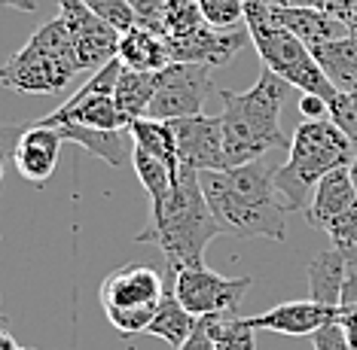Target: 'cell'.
<instances>
[{"instance_id": "6da1fadb", "label": "cell", "mask_w": 357, "mask_h": 350, "mask_svg": "<svg viewBox=\"0 0 357 350\" xmlns=\"http://www.w3.org/2000/svg\"><path fill=\"white\" fill-rule=\"evenodd\" d=\"M202 192L223 234L232 238H287V207L275 189V168L250 161L241 168L199 174Z\"/></svg>"}, {"instance_id": "7a4b0ae2", "label": "cell", "mask_w": 357, "mask_h": 350, "mask_svg": "<svg viewBox=\"0 0 357 350\" xmlns=\"http://www.w3.org/2000/svg\"><path fill=\"white\" fill-rule=\"evenodd\" d=\"M294 86L284 83L278 73L266 70L248 92L217 88L223 101V152L226 168H241L259 161L272 150H290V137L281 132V107L287 104Z\"/></svg>"}, {"instance_id": "3957f363", "label": "cell", "mask_w": 357, "mask_h": 350, "mask_svg": "<svg viewBox=\"0 0 357 350\" xmlns=\"http://www.w3.org/2000/svg\"><path fill=\"white\" fill-rule=\"evenodd\" d=\"M223 229L211 214L205 192L199 183V170L183 168L177 170V186L168 201L165 214L150 219V225L141 234H135L137 244H156L168 259V271L205 265V250L214 238H220Z\"/></svg>"}, {"instance_id": "277c9868", "label": "cell", "mask_w": 357, "mask_h": 350, "mask_svg": "<svg viewBox=\"0 0 357 350\" xmlns=\"http://www.w3.org/2000/svg\"><path fill=\"white\" fill-rule=\"evenodd\" d=\"M357 146L330 119H305L290 137L287 161L275 168V189L287 210H305L318 186L330 170L348 168Z\"/></svg>"}, {"instance_id": "5b68a950", "label": "cell", "mask_w": 357, "mask_h": 350, "mask_svg": "<svg viewBox=\"0 0 357 350\" xmlns=\"http://www.w3.org/2000/svg\"><path fill=\"white\" fill-rule=\"evenodd\" d=\"M83 70L68 24L59 19L37 28L31 40L6 64H0V86L19 95H59Z\"/></svg>"}, {"instance_id": "8992f818", "label": "cell", "mask_w": 357, "mask_h": 350, "mask_svg": "<svg viewBox=\"0 0 357 350\" xmlns=\"http://www.w3.org/2000/svg\"><path fill=\"white\" fill-rule=\"evenodd\" d=\"M241 3H245V28L250 31V43L257 46L263 67L278 73L284 83L299 88L303 95H318L330 104L339 92L324 77L312 49L275 22L269 0H241Z\"/></svg>"}, {"instance_id": "52a82bcc", "label": "cell", "mask_w": 357, "mask_h": 350, "mask_svg": "<svg viewBox=\"0 0 357 350\" xmlns=\"http://www.w3.org/2000/svg\"><path fill=\"white\" fill-rule=\"evenodd\" d=\"M165 292L168 287L156 268L123 265L101 280L98 302L119 338H135L147 332Z\"/></svg>"}, {"instance_id": "ba28073f", "label": "cell", "mask_w": 357, "mask_h": 350, "mask_svg": "<svg viewBox=\"0 0 357 350\" xmlns=\"http://www.w3.org/2000/svg\"><path fill=\"white\" fill-rule=\"evenodd\" d=\"M119 70H123V61H110L104 64L101 70L92 73V79L74 92L68 101L61 104L59 110L46 113L43 119H37L40 125L46 128H59V125H83V128H104V132H116V128H128V122L123 113H119L116 101H113V88H116Z\"/></svg>"}, {"instance_id": "9c48e42d", "label": "cell", "mask_w": 357, "mask_h": 350, "mask_svg": "<svg viewBox=\"0 0 357 350\" xmlns=\"http://www.w3.org/2000/svg\"><path fill=\"white\" fill-rule=\"evenodd\" d=\"M211 95H217V86L211 79V67L172 61L165 70L156 73V95H153L147 116L162 122L199 116Z\"/></svg>"}, {"instance_id": "30bf717a", "label": "cell", "mask_w": 357, "mask_h": 350, "mask_svg": "<svg viewBox=\"0 0 357 350\" xmlns=\"http://www.w3.org/2000/svg\"><path fill=\"white\" fill-rule=\"evenodd\" d=\"M172 278V292L177 296V302L199 320L235 314V308L241 305L245 292L254 283L250 278H223V274L211 271L208 265L183 268V271H174Z\"/></svg>"}, {"instance_id": "8fae6325", "label": "cell", "mask_w": 357, "mask_h": 350, "mask_svg": "<svg viewBox=\"0 0 357 350\" xmlns=\"http://www.w3.org/2000/svg\"><path fill=\"white\" fill-rule=\"evenodd\" d=\"M59 15L68 24V34L74 40L77 58L83 70H101L104 64L119 58V34L104 19H98L83 0H59Z\"/></svg>"}, {"instance_id": "7c38bea8", "label": "cell", "mask_w": 357, "mask_h": 350, "mask_svg": "<svg viewBox=\"0 0 357 350\" xmlns=\"http://www.w3.org/2000/svg\"><path fill=\"white\" fill-rule=\"evenodd\" d=\"M177 137V159L183 168H192L199 174L205 170H226L223 152V122L220 116H186L168 122Z\"/></svg>"}, {"instance_id": "4fadbf2b", "label": "cell", "mask_w": 357, "mask_h": 350, "mask_svg": "<svg viewBox=\"0 0 357 350\" xmlns=\"http://www.w3.org/2000/svg\"><path fill=\"white\" fill-rule=\"evenodd\" d=\"M250 43L248 28H232V31H217L211 24H202L192 34L168 40V52L172 61L183 64H205V67H220V64L232 61Z\"/></svg>"}, {"instance_id": "5bb4252c", "label": "cell", "mask_w": 357, "mask_h": 350, "mask_svg": "<svg viewBox=\"0 0 357 350\" xmlns=\"http://www.w3.org/2000/svg\"><path fill=\"white\" fill-rule=\"evenodd\" d=\"M339 320V308L318 305L312 299H296V302L275 305L263 314L245 317V323L254 332H278V335L294 338H314L324 326Z\"/></svg>"}, {"instance_id": "9a60e30c", "label": "cell", "mask_w": 357, "mask_h": 350, "mask_svg": "<svg viewBox=\"0 0 357 350\" xmlns=\"http://www.w3.org/2000/svg\"><path fill=\"white\" fill-rule=\"evenodd\" d=\"M61 143H64V137L59 134V128H46L40 122H31L13 156V165L19 170V177H25L34 186H43L52 177L55 165H59Z\"/></svg>"}, {"instance_id": "2e32d148", "label": "cell", "mask_w": 357, "mask_h": 350, "mask_svg": "<svg viewBox=\"0 0 357 350\" xmlns=\"http://www.w3.org/2000/svg\"><path fill=\"white\" fill-rule=\"evenodd\" d=\"M354 274L357 268L348 262V256L330 244L308 262V299L327 308H342L345 287Z\"/></svg>"}, {"instance_id": "e0dca14e", "label": "cell", "mask_w": 357, "mask_h": 350, "mask_svg": "<svg viewBox=\"0 0 357 350\" xmlns=\"http://www.w3.org/2000/svg\"><path fill=\"white\" fill-rule=\"evenodd\" d=\"M272 15L281 28H287L294 37H299L308 49L333 43V40L351 34L348 24L339 19V15L318 10V6H278V3H272Z\"/></svg>"}, {"instance_id": "ac0fdd59", "label": "cell", "mask_w": 357, "mask_h": 350, "mask_svg": "<svg viewBox=\"0 0 357 350\" xmlns=\"http://www.w3.org/2000/svg\"><path fill=\"white\" fill-rule=\"evenodd\" d=\"M354 205H357V189L351 183V174H348V168H336L314 186L312 198H308V207H305V219L314 229L327 232L330 225L342 214H348Z\"/></svg>"}, {"instance_id": "d6986e66", "label": "cell", "mask_w": 357, "mask_h": 350, "mask_svg": "<svg viewBox=\"0 0 357 350\" xmlns=\"http://www.w3.org/2000/svg\"><path fill=\"white\" fill-rule=\"evenodd\" d=\"M59 134L64 141L83 146L86 152L104 159L110 168L132 165L135 159V137L128 128H116V132H104V128H83V125H59Z\"/></svg>"}, {"instance_id": "ffe728a7", "label": "cell", "mask_w": 357, "mask_h": 350, "mask_svg": "<svg viewBox=\"0 0 357 350\" xmlns=\"http://www.w3.org/2000/svg\"><path fill=\"white\" fill-rule=\"evenodd\" d=\"M119 61L132 70L144 73H159L172 64V52H168V40L153 34V31L135 24L132 31H126L119 40Z\"/></svg>"}, {"instance_id": "44dd1931", "label": "cell", "mask_w": 357, "mask_h": 350, "mask_svg": "<svg viewBox=\"0 0 357 350\" xmlns=\"http://www.w3.org/2000/svg\"><path fill=\"white\" fill-rule=\"evenodd\" d=\"M312 55L336 92H357V34H345L333 43L314 46Z\"/></svg>"}, {"instance_id": "7402d4cb", "label": "cell", "mask_w": 357, "mask_h": 350, "mask_svg": "<svg viewBox=\"0 0 357 350\" xmlns=\"http://www.w3.org/2000/svg\"><path fill=\"white\" fill-rule=\"evenodd\" d=\"M132 168H135V174H137V180H141V186L147 189L150 195V219H156L165 214V207H168V201H172V195H174V186H177V170H172L165 165V161H159V159H153L150 152H144V150H137L135 146V159H132Z\"/></svg>"}, {"instance_id": "603a6c76", "label": "cell", "mask_w": 357, "mask_h": 350, "mask_svg": "<svg viewBox=\"0 0 357 350\" xmlns=\"http://www.w3.org/2000/svg\"><path fill=\"white\" fill-rule=\"evenodd\" d=\"M153 95H156V73H144V70H132L123 64L116 79V88H113V101H116L119 113L135 122L144 119L153 104Z\"/></svg>"}, {"instance_id": "cb8c5ba5", "label": "cell", "mask_w": 357, "mask_h": 350, "mask_svg": "<svg viewBox=\"0 0 357 350\" xmlns=\"http://www.w3.org/2000/svg\"><path fill=\"white\" fill-rule=\"evenodd\" d=\"M196 326H199V317H192L181 302H177L174 292L168 289L165 296H162L159 311H156V317H153V323L147 326L144 335H153V338L165 341V344L174 350V347H181L192 332H196Z\"/></svg>"}, {"instance_id": "d4e9b609", "label": "cell", "mask_w": 357, "mask_h": 350, "mask_svg": "<svg viewBox=\"0 0 357 350\" xmlns=\"http://www.w3.org/2000/svg\"><path fill=\"white\" fill-rule=\"evenodd\" d=\"M128 132L135 137V146L144 152H150L153 159L165 161L172 170H181V159H177V137L172 132V125L162 119H135L132 125H128Z\"/></svg>"}, {"instance_id": "484cf974", "label": "cell", "mask_w": 357, "mask_h": 350, "mask_svg": "<svg viewBox=\"0 0 357 350\" xmlns=\"http://www.w3.org/2000/svg\"><path fill=\"white\" fill-rule=\"evenodd\" d=\"M214 350H257V332L245 323V317H205Z\"/></svg>"}, {"instance_id": "4316f807", "label": "cell", "mask_w": 357, "mask_h": 350, "mask_svg": "<svg viewBox=\"0 0 357 350\" xmlns=\"http://www.w3.org/2000/svg\"><path fill=\"white\" fill-rule=\"evenodd\" d=\"M196 3L205 24L217 31L241 28V22H245V3L241 0H196Z\"/></svg>"}, {"instance_id": "83f0119b", "label": "cell", "mask_w": 357, "mask_h": 350, "mask_svg": "<svg viewBox=\"0 0 357 350\" xmlns=\"http://www.w3.org/2000/svg\"><path fill=\"white\" fill-rule=\"evenodd\" d=\"M165 24H168V40H174L192 34L196 28L205 24V19H202L196 0H165Z\"/></svg>"}, {"instance_id": "f1b7e54d", "label": "cell", "mask_w": 357, "mask_h": 350, "mask_svg": "<svg viewBox=\"0 0 357 350\" xmlns=\"http://www.w3.org/2000/svg\"><path fill=\"white\" fill-rule=\"evenodd\" d=\"M98 19H104L110 28H116L119 34L132 31L137 24V15L132 10V0H83Z\"/></svg>"}, {"instance_id": "f546056e", "label": "cell", "mask_w": 357, "mask_h": 350, "mask_svg": "<svg viewBox=\"0 0 357 350\" xmlns=\"http://www.w3.org/2000/svg\"><path fill=\"white\" fill-rule=\"evenodd\" d=\"M327 119L357 146V92H339L333 97Z\"/></svg>"}, {"instance_id": "4dcf8cb0", "label": "cell", "mask_w": 357, "mask_h": 350, "mask_svg": "<svg viewBox=\"0 0 357 350\" xmlns=\"http://www.w3.org/2000/svg\"><path fill=\"white\" fill-rule=\"evenodd\" d=\"M330 241L336 250H342V253L348 256V262H351L357 268V205L348 210V214H342L336 219V223L327 229Z\"/></svg>"}, {"instance_id": "1f68e13d", "label": "cell", "mask_w": 357, "mask_h": 350, "mask_svg": "<svg viewBox=\"0 0 357 350\" xmlns=\"http://www.w3.org/2000/svg\"><path fill=\"white\" fill-rule=\"evenodd\" d=\"M132 10L137 15L141 28L168 40V24H165V0H132Z\"/></svg>"}, {"instance_id": "d6a6232c", "label": "cell", "mask_w": 357, "mask_h": 350, "mask_svg": "<svg viewBox=\"0 0 357 350\" xmlns=\"http://www.w3.org/2000/svg\"><path fill=\"white\" fill-rule=\"evenodd\" d=\"M336 323L342 326L351 350H357V274L348 280V287H345V299H342V308H339Z\"/></svg>"}, {"instance_id": "836d02e7", "label": "cell", "mask_w": 357, "mask_h": 350, "mask_svg": "<svg viewBox=\"0 0 357 350\" xmlns=\"http://www.w3.org/2000/svg\"><path fill=\"white\" fill-rule=\"evenodd\" d=\"M312 341H314V350H351V344H348V338H345V332H342L339 323L324 326Z\"/></svg>"}, {"instance_id": "e575fe53", "label": "cell", "mask_w": 357, "mask_h": 350, "mask_svg": "<svg viewBox=\"0 0 357 350\" xmlns=\"http://www.w3.org/2000/svg\"><path fill=\"white\" fill-rule=\"evenodd\" d=\"M28 125H0V165L13 161L15 156V146H19L22 134H25Z\"/></svg>"}, {"instance_id": "d590c367", "label": "cell", "mask_w": 357, "mask_h": 350, "mask_svg": "<svg viewBox=\"0 0 357 350\" xmlns=\"http://www.w3.org/2000/svg\"><path fill=\"white\" fill-rule=\"evenodd\" d=\"M299 113L305 119H327L330 116V104L318 95H303L299 97Z\"/></svg>"}, {"instance_id": "8d00e7d4", "label": "cell", "mask_w": 357, "mask_h": 350, "mask_svg": "<svg viewBox=\"0 0 357 350\" xmlns=\"http://www.w3.org/2000/svg\"><path fill=\"white\" fill-rule=\"evenodd\" d=\"M174 350H214V341H211V332H208V320H199L196 332Z\"/></svg>"}, {"instance_id": "74e56055", "label": "cell", "mask_w": 357, "mask_h": 350, "mask_svg": "<svg viewBox=\"0 0 357 350\" xmlns=\"http://www.w3.org/2000/svg\"><path fill=\"white\" fill-rule=\"evenodd\" d=\"M3 6H10V10H19V13H34L37 3L34 0H0Z\"/></svg>"}, {"instance_id": "f35d334b", "label": "cell", "mask_w": 357, "mask_h": 350, "mask_svg": "<svg viewBox=\"0 0 357 350\" xmlns=\"http://www.w3.org/2000/svg\"><path fill=\"white\" fill-rule=\"evenodd\" d=\"M0 350H19V344H15V338H13L3 326H0Z\"/></svg>"}, {"instance_id": "ab89813d", "label": "cell", "mask_w": 357, "mask_h": 350, "mask_svg": "<svg viewBox=\"0 0 357 350\" xmlns=\"http://www.w3.org/2000/svg\"><path fill=\"white\" fill-rule=\"evenodd\" d=\"M348 174H351V183H354V189H357V152H354V161L348 165Z\"/></svg>"}, {"instance_id": "60d3db41", "label": "cell", "mask_w": 357, "mask_h": 350, "mask_svg": "<svg viewBox=\"0 0 357 350\" xmlns=\"http://www.w3.org/2000/svg\"><path fill=\"white\" fill-rule=\"evenodd\" d=\"M345 24H348V31H351V34H357V13H354V15H351V19H348Z\"/></svg>"}, {"instance_id": "b9f144b4", "label": "cell", "mask_w": 357, "mask_h": 350, "mask_svg": "<svg viewBox=\"0 0 357 350\" xmlns=\"http://www.w3.org/2000/svg\"><path fill=\"white\" fill-rule=\"evenodd\" d=\"M3 168H6V165H0V180H3Z\"/></svg>"}, {"instance_id": "7bdbcfd3", "label": "cell", "mask_w": 357, "mask_h": 350, "mask_svg": "<svg viewBox=\"0 0 357 350\" xmlns=\"http://www.w3.org/2000/svg\"><path fill=\"white\" fill-rule=\"evenodd\" d=\"M0 326H3V314H0Z\"/></svg>"}, {"instance_id": "ee69618b", "label": "cell", "mask_w": 357, "mask_h": 350, "mask_svg": "<svg viewBox=\"0 0 357 350\" xmlns=\"http://www.w3.org/2000/svg\"><path fill=\"white\" fill-rule=\"evenodd\" d=\"M19 350H34V347H19Z\"/></svg>"}]
</instances>
